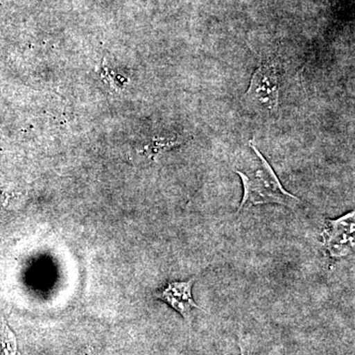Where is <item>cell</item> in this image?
<instances>
[{"instance_id":"1","label":"cell","mask_w":355,"mask_h":355,"mask_svg":"<svg viewBox=\"0 0 355 355\" xmlns=\"http://www.w3.org/2000/svg\"><path fill=\"white\" fill-rule=\"evenodd\" d=\"M250 146L254 157L248 161L246 165L236 170L241 178L244 188V195L237 214L252 207L272 203L295 209L300 205L301 200L282 187L272 166L263 157L258 147L254 146L253 140L250 141Z\"/></svg>"},{"instance_id":"2","label":"cell","mask_w":355,"mask_h":355,"mask_svg":"<svg viewBox=\"0 0 355 355\" xmlns=\"http://www.w3.org/2000/svg\"><path fill=\"white\" fill-rule=\"evenodd\" d=\"M355 214L354 210L336 219H327L322 244L331 260L347 258L354 252Z\"/></svg>"},{"instance_id":"3","label":"cell","mask_w":355,"mask_h":355,"mask_svg":"<svg viewBox=\"0 0 355 355\" xmlns=\"http://www.w3.org/2000/svg\"><path fill=\"white\" fill-rule=\"evenodd\" d=\"M246 101L266 110L275 109L279 102V78L272 65L263 64L254 72L246 93Z\"/></svg>"},{"instance_id":"4","label":"cell","mask_w":355,"mask_h":355,"mask_svg":"<svg viewBox=\"0 0 355 355\" xmlns=\"http://www.w3.org/2000/svg\"><path fill=\"white\" fill-rule=\"evenodd\" d=\"M196 277L183 282H169L154 293V297L163 301L176 312L190 321L193 311L202 310L193 297V286Z\"/></svg>"},{"instance_id":"5","label":"cell","mask_w":355,"mask_h":355,"mask_svg":"<svg viewBox=\"0 0 355 355\" xmlns=\"http://www.w3.org/2000/svg\"><path fill=\"white\" fill-rule=\"evenodd\" d=\"M0 355H17L16 336L1 318H0Z\"/></svg>"},{"instance_id":"6","label":"cell","mask_w":355,"mask_h":355,"mask_svg":"<svg viewBox=\"0 0 355 355\" xmlns=\"http://www.w3.org/2000/svg\"><path fill=\"white\" fill-rule=\"evenodd\" d=\"M176 144V142H175V140H169V139H154L153 140V146L151 144L150 146H146V153L147 151H149L151 154L158 153L159 150H160L161 148H165V147H171L173 146H175Z\"/></svg>"},{"instance_id":"7","label":"cell","mask_w":355,"mask_h":355,"mask_svg":"<svg viewBox=\"0 0 355 355\" xmlns=\"http://www.w3.org/2000/svg\"><path fill=\"white\" fill-rule=\"evenodd\" d=\"M240 347V352H241V355H249L248 354V352L246 347H245L244 343H241V340L239 342Z\"/></svg>"},{"instance_id":"8","label":"cell","mask_w":355,"mask_h":355,"mask_svg":"<svg viewBox=\"0 0 355 355\" xmlns=\"http://www.w3.org/2000/svg\"><path fill=\"white\" fill-rule=\"evenodd\" d=\"M83 355H91V354H83Z\"/></svg>"}]
</instances>
